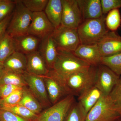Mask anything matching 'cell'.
Segmentation results:
<instances>
[{
    "label": "cell",
    "mask_w": 121,
    "mask_h": 121,
    "mask_svg": "<svg viewBox=\"0 0 121 121\" xmlns=\"http://www.w3.org/2000/svg\"><path fill=\"white\" fill-rule=\"evenodd\" d=\"M91 66L75 56L73 52L58 49L57 58L50 73L64 87L65 80L69 76L88 69Z\"/></svg>",
    "instance_id": "obj_1"
},
{
    "label": "cell",
    "mask_w": 121,
    "mask_h": 121,
    "mask_svg": "<svg viewBox=\"0 0 121 121\" xmlns=\"http://www.w3.org/2000/svg\"><path fill=\"white\" fill-rule=\"evenodd\" d=\"M104 15L99 18L83 20L77 28L80 44H97L109 31Z\"/></svg>",
    "instance_id": "obj_2"
},
{
    "label": "cell",
    "mask_w": 121,
    "mask_h": 121,
    "mask_svg": "<svg viewBox=\"0 0 121 121\" xmlns=\"http://www.w3.org/2000/svg\"><path fill=\"white\" fill-rule=\"evenodd\" d=\"M97 67L91 66L88 69L69 76L64 83V87L69 94L78 95L83 91L95 86Z\"/></svg>",
    "instance_id": "obj_3"
},
{
    "label": "cell",
    "mask_w": 121,
    "mask_h": 121,
    "mask_svg": "<svg viewBox=\"0 0 121 121\" xmlns=\"http://www.w3.org/2000/svg\"><path fill=\"white\" fill-rule=\"evenodd\" d=\"M15 1L14 11L6 31L13 37L28 34L33 14L24 5L21 0Z\"/></svg>",
    "instance_id": "obj_4"
},
{
    "label": "cell",
    "mask_w": 121,
    "mask_h": 121,
    "mask_svg": "<svg viewBox=\"0 0 121 121\" xmlns=\"http://www.w3.org/2000/svg\"><path fill=\"white\" fill-rule=\"evenodd\" d=\"M121 117L109 95H103L87 113L85 121H116Z\"/></svg>",
    "instance_id": "obj_5"
},
{
    "label": "cell",
    "mask_w": 121,
    "mask_h": 121,
    "mask_svg": "<svg viewBox=\"0 0 121 121\" xmlns=\"http://www.w3.org/2000/svg\"><path fill=\"white\" fill-rule=\"evenodd\" d=\"M75 101L74 95H67L43 111L34 121H64L68 111Z\"/></svg>",
    "instance_id": "obj_6"
},
{
    "label": "cell",
    "mask_w": 121,
    "mask_h": 121,
    "mask_svg": "<svg viewBox=\"0 0 121 121\" xmlns=\"http://www.w3.org/2000/svg\"><path fill=\"white\" fill-rule=\"evenodd\" d=\"M59 50L73 52L80 44L77 29L60 25L51 35Z\"/></svg>",
    "instance_id": "obj_7"
},
{
    "label": "cell",
    "mask_w": 121,
    "mask_h": 121,
    "mask_svg": "<svg viewBox=\"0 0 121 121\" xmlns=\"http://www.w3.org/2000/svg\"><path fill=\"white\" fill-rule=\"evenodd\" d=\"M27 87L39 102L43 108L52 105L48 95L46 86L43 76L24 72L23 74Z\"/></svg>",
    "instance_id": "obj_8"
},
{
    "label": "cell",
    "mask_w": 121,
    "mask_h": 121,
    "mask_svg": "<svg viewBox=\"0 0 121 121\" xmlns=\"http://www.w3.org/2000/svg\"><path fill=\"white\" fill-rule=\"evenodd\" d=\"M120 77L109 68L100 64L97 67L95 86L101 91L103 95H109Z\"/></svg>",
    "instance_id": "obj_9"
},
{
    "label": "cell",
    "mask_w": 121,
    "mask_h": 121,
    "mask_svg": "<svg viewBox=\"0 0 121 121\" xmlns=\"http://www.w3.org/2000/svg\"><path fill=\"white\" fill-rule=\"evenodd\" d=\"M62 13L61 25L78 28L83 21L77 0H62Z\"/></svg>",
    "instance_id": "obj_10"
},
{
    "label": "cell",
    "mask_w": 121,
    "mask_h": 121,
    "mask_svg": "<svg viewBox=\"0 0 121 121\" xmlns=\"http://www.w3.org/2000/svg\"><path fill=\"white\" fill-rule=\"evenodd\" d=\"M55 29L44 11L33 13L28 34L42 40L51 35Z\"/></svg>",
    "instance_id": "obj_11"
},
{
    "label": "cell",
    "mask_w": 121,
    "mask_h": 121,
    "mask_svg": "<svg viewBox=\"0 0 121 121\" xmlns=\"http://www.w3.org/2000/svg\"><path fill=\"white\" fill-rule=\"evenodd\" d=\"M97 44L102 57L121 53V36L115 31H109Z\"/></svg>",
    "instance_id": "obj_12"
},
{
    "label": "cell",
    "mask_w": 121,
    "mask_h": 121,
    "mask_svg": "<svg viewBox=\"0 0 121 121\" xmlns=\"http://www.w3.org/2000/svg\"><path fill=\"white\" fill-rule=\"evenodd\" d=\"M73 53L91 66L97 67L101 64L102 57L97 44H80Z\"/></svg>",
    "instance_id": "obj_13"
},
{
    "label": "cell",
    "mask_w": 121,
    "mask_h": 121,
    "mask_svg": "<svg viewBox=\"0 0 121 121\" xmlns=\"http://www.w3.org/2000/svg\"><path fill=\"white\" fill-rule=\"evenodd\" d=\"M37 51L44 60L48 69H52L58 56V49L51 35L41 40Z\"/></svg>",
    "instance_id": "obj_14"
},
{
    "label": "cell",
    "mask_w": 121,
    "mask_h": 121,
    "mask_svg": "<svg viewBox=\"0 0 121 121\" xmlns=\"http://www.w3.org/2000/svg\"><path fill=\"white\" fill-rule=\"evenodd\" d=\"M43 76L48 95L52 105L60 101L64 96L69 95L60 82L50 74V72L47 75Z\"/></svg>",
    "instance_id": "obj_15"
},
{
    "label": "cell",
    "mask_w": 121,
    "mask_h": 121,
    "mask_svg": "<svg viewBox=\"0 0 121 121\" xmlns=\"http://www.w3.org/2000/svg\"><path fill=\"white\" fill-rule=\"evenodd\" d=\"M15 51L28 55L38 50L41 40L27 34L13 37Z\"/></svg>",
    "instance_id": "obj_16"
},
{
    "label": "cell",
    "mask_w": 121,
    "mask_h": 121,
    "mask_svg": "<svg viewBox=\"0 0 121 121\" xmlns=\"http://www.w3.org/2000/svg\"><path fill=\"white\" fill-rule=\"evenodd\" d=\"M83 20L97 19L103 13L101 0H77Z\"/></svg>",
    "instance_id": "obj_17"
},
{
    "label": "cell",
    "mask_w": 121,
    "mask_h": 121,
    "mask_svg": "<svg viewBox=\"0 0 121 121\" xmlns=\"http://www.w3.org/2000/svg\"><path fill=\"white\" fill-rule=\"evenodd\" d=\"M26 56L27 72L40 76L47 75L49 73L50 70L38 51L26 55Z\"/></svg>",
    "instance_id": "obj_18"
},
{
    "label": "cell",
    "mask_w": 121,
    "mask_h": 121,
    "mask_svg": "<svg viewBox=\"0 0 121 121\" xmlns=\"http://www.w3.org/2000/svg\"><path fill=\"white\" fill-rule=\"evenodd\" d=\"M103 95L99 89L95 86H93L80 93L78 95V102L87 115Z\"/></svg>",
    "instance_id": "obj_19"
},
{
    "label": "cell",
    "mask_w": 121,
    "mask_h": 121,
    "mask_svg": "<svg viewBox=\"0 0 121 121\" xmlns=\"http://www.w3.org/2000/svg\"><path fill=\"white\" fill-rule=\"evenodd\" d=\"M27 58L26 55L15 51L3 63L4 70L23 74L26 72Z\"/></svg>",
    "instance_id": "obj_20"
},
{
    "label": "cell",
    "mask_w": 121,
    "mask_h": 121,
    "mask_svg": "<svg viewBox=\"0 0 121 121\" xmlns=\"http://www.w3.org/2000/svg\"><path fill=\"white\" fill-rule=\"evenodd\" d=\"M44 12L55 28L61 25L62 13V0H48Z\"/></svg>",
    "instance_id": "obj_21"
},
{
    "label": "cell",
    "mask_w": 121,
    "mask_h": 121,
    "mask_svg": "<svg viewBox=\"0 0 121 121\" xmlns=\"http://www.w3.org/2000/svg\"><path fill=\"white\" fill-rule=\"evenodd\" d=\"M18 104L25 107L37 115L39 114L43 111V108L41 104L27 86L23 87L22 99Z\"/></svg>",
    "instance_id": "obj_22"
},
{
    "label": "cell",
    "mask_w": 121,
    "mask_h": 121,
    "mask_svg": "<svg viewBox=\"0 0 121 121\" xmlns=\"http://www.w3.org/2000/svg\"><path fill=\"white\" fill-rule=\"evenodd\" d=\"M15 52L13 37L7 32L0 38V62L2 63Z\"/></svg>",
    "instance_id": "obj_23"
},
{
    "label": "cell",
    "mask_w": 121,
    "mask_h": 121,
    "mask_svg": "<svg viewBox=\"0 0 121 121\" xmlns=\"http://www.w3.org/2000/svg\"><path fill=\"white\" fill-rule=\"evenodd\" d=\"M11 84L20 87L27 86L23 74L4 69L0 76V85Z\"/></svg>",
    "instance_id": "obj_24"
},
{
    "label": "cell",
    "mask_w": 121,
    "mask_h": 121,
    "mask_svg": "<svg viewBox=\"0 0 121 121\" xmlns=\"http://www.w3.org/2000/svg\"><path fill=\"white\" fill-rule=\"evenodd\" d=\"M0 108L10 111L28 121H34L38 115L31 112L19 104L13 105H0Z\"/></svg>",
    "instance_id": "obj_25"
},
{
    "label": "cell",
    "mask_w": 121,
    "mask_h": 121,
    "mask_svg": "<svg viewBox=\"0 0 121 121\" xmlns=\"http://www.w3.org/2000/svg\"><path fill=\"white\" fill-rule=\"evenodd\" d=\"M86 114L79 103L75 102L71 106L64 121H85Z\"/></svg>",
    "instance_id": "obj_26"
},
{
    "label": "cell",
    "mask_w": 121,
    "mask_h": 121,
    "mask_svg": "<svg viewBox=\"0 0 121 121\" xmlns=\"http://www.w3.org/2000/svg\"><path fill=\"white\" fill-rule=\"evenodd\" d=\"M101 64L106 66L118 75L121 76V53L102 57Z\"/></svg>",
    "instance_id": "obj_27"
},
{
    "label": "cell",
    "mask_w": 121,
    "mask_h": 121,
    "mask_svg": "<svg viewBox=\"0 0 121 121\" xmlns=\"http://www.w3.org/2000/svg\"><path fill=\"white\" fill-rule=\"evenodd\" d=\"M105 22L109 31H115L117 30L121 24V17L119 9L110 11L106 17Z\"/></svg>",
    "instance_id": "obj_28"
},
{
    "label": "cell",
    "mask_w": 121,
    "mask_h": 121,
    "mask_svg": "<svg viewBox=\"0 0 121 121\" xmlns=\"http://www.w3.org/2000/svg\"><path fill=\"white\" fill-rule=\"evenodd\" d=\"M22 3L32 13L43 12L48 0H21Z\"/></svg>",
    "instance_id": "obj_29"
},
{
    "label": "cell",
    "mask_w": 121,
    "mask_h": 121,
    "mask_svg": "<svg viewBox=\"0 0 121 121\" xmlns=\"http://www.w3.org/2000/svg\"><path fill=\"white\" fill-rule=\"evenodd\" d=\"M109 96L121 116V77Z\"/></svg>",
    "instance_id": "obj_30"
},
{
    "label": "cell",
    "mask_w": 121,
    "mask_h": 121,
    "mask_svg": "<svg viewBox=\"0 0 121 121\" xmlns=\"http://www.w3.org/2000/svg\"><path fill=\"white\" fill-rule=\"evenodd\" d=\"M15 5V0H0V21L12 14Z\"/></svg>",
    "instance_id": "obj_31"
},
{
    "label": "cell",
    "mask_w": 121,
    "mask_h": 121,
    "mask_svg": "<svg viewBox=\"0 0 121 121\" xmlns=\"http://www.w3.org/2000/svg\"><path fill=\"white\" fill-rule=\"evenodd\" d=\"M23 89V87L18 89L7 97L1 99L0 105H13L19 104L22 99Z\"/></svg>",
    "instance_id": "obj_32"
},
{
    "label": "cell",
    "mask_w": 121,
    "mask_h": 121,
    "mask_svg": "<svg viewBox=\"0 0 121 121\" xmlns=\"http://www.w3.org/2000/svg\"><path fill=\"white\" fill-rule=\"evenodd\" d=\"M103 13L104 15L110 11L121 8V0H101Z\"/></svg>",
    "instance_id": "obj_33"
},
{
    "label": "cell",
    "mask_w": 121,
    "mask_h": 121,
    "mask_svg": "<svg viewBox=\"0 0 121 121\" xmlns=\"http://www.w3.org/2000/svg\"><path fill=\"white\" fill-rule=\"evenodd\" d=\"M0 121H28L15 114L0 108Z\"/></svg>",
    "instance_id": "obj_34"
},
{
    "label": "cell",
    "mask_w": 121,
    "mask_h": 121,
    "mask_svg": "<svg viewBox=\"0 0 121 121\" xmlns=\"http://www.w3.org/2000/svg\"><path fill=\"white\" fill-rule=\"evenodd\" d=\"M21 88L11 84L0 85V98L1 99H4L8 97L12 93Z\"/></svg>",
    "instance_id": "obj_35"
},
{
    "label": "cell",
    "mask_w": 121,
    "mask_h": 121,
    "mask_svg": "<svg viewBox=\"0 0 121 121\" xmlns=\"http://www.w3.org/2000/svg\"><path fill=\"white\" fill-rule=\"evenodd\" d=\"M12 15V13L0 21V38L6 32Z\"/></svg>",
    "instance_id": "obj_36"
},
{
    "label": "cell",
    "mask_w": 121,
    "mask_h": 121,
    "mask_svg": "<svg viewBox=\"0 0 121 121\" xmlns=\"http://www.w3.org/2000/svg\"><path fill=\"white\" fill-rule=\"evenodd\" d=\"M4 68L3 63L0 62V76L1 75V74L4 71Z\"/></svg>",
    "instance_id": "obj_37"
},
{
    "label": "cell",
    "mask_w": 121,
    "mask_h": 121,
    "mask_svg": "<svg viewBox=\"0 0 121 121\" xmlns=\"http://www.w3.org/2000/svg\"><path fill=\"white\" fill-rule=\"evenodd\" d=\"M116 121H121V117L119 118V119H117Z\"/></svg>",
    "instance_id": "obj_38"
},
{
    "label": "cell",
    "mask_w": 121,
    "mask_h": 121,
    "mask_svg": "<svg viewBox=\"0 0 121 121\" xmlns=\"http://www.w3.org/2000/svg\"></svg>",
    "instance_id": "obj_39"
}]
</instances>
